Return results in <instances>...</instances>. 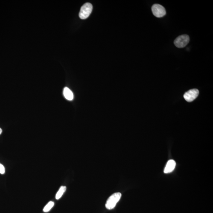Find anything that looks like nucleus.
Here are the masks:
<instances>
[{"label":"nucleus","mask_w":213,"mask_h":213,"mask_svg":"<svg viewBox=\"0 0 213 213\" xmlns=\"http://www.w3.org/2000/svg\"><path fill=\"white\" fill-rule=\"evenodd\" d=\"M93 7L90 3H87L85 4L81 8L79 16L81 19H85L89 17L92 13Z\"/></svg>","instance_id":"obj_2"},{"label":"nucleus","mask_w":213,"mask_h":213,"mask_svg":"<svg viewBox=\"0 0 213 213\" xmlns=\"http://www.w3.org/2000/svg\"><path fill=\"white\" fill-rule=\"evenodd\" d=\"M66 186H62L59 189V191L57 192V194L56 195V199L57 200L60 199L61 197L64 193L66 191Z\"/></svg>","instance_id":"obj_8"},{"label":"nucleus","mask_w":213,"mask_h":213,"mask_svg":"<svg viewBox=\"0 0 213 213\" xmlns=\"http://www.w3.org/2000/svg\"><path fill=\"white\" fill-rule=\"evenodd\" d=\"M153 15L157 18H162L165 16L166 12L164 7L159 4H153L152 7Z\"/></svg>","instance_id":"obj_4"},{"label":"nucleus","mask_w":213,"mask_h":213,"mask_svg":"<svg viewBox=\"0 0 213 213\" xmlns=\"http://www.w3.org/2000/svg\"><path fill=\"white\" fill-rule=\"evenodd\" d=\"M121 194L117 193L112 195L106 201V206L108 210H112L115 207L117 202L120 200L121 197Z\"/></svg>","instance_id":"obj_1"},{"label":"nucleus","mask_w":213,"mask_h":213,"mask_svg":"<svg viewBox=\"0 0 213 213\" xmlns=\"http://www.w3.org/2000/svg\"><path fill=\"white\" fill-rule=\"evenodd\" d=\"M176 162L174 160H169L167 162L165 168L164 169V173L167 174V173H170L173 172L176 167Z\"/></svg>","instance_id":"obj_6"},{"label":"nucleus","mask_w":213,"mask_h":213,"mask_svg":"<svg viewBox=\"0 0 213 213\" xmlns=\"http://www.w3.org/2000/svg\"><path fill=\"white\" fill-rule=\"evenodd\" d=\"M2 133V130L0 128V135Z\"/></svg>","instance_id":"obj_11"},{"label":"nucleus","mask_w":213,"mask_h":213,"mask_svg":"<svg viewBox=\"0 0 213 213\" xmlns=\"http://www.w3.org/2000/svg\"><path fill=\"white\" fill-rule=\"evenodd\" d=\"M199 94V91L197 89H193L185 93L184 97L185 100L188 102L194 101L197 98Z\"/></svg>","instance_id":"obj_5"},{"label":"nucleus","mask_w":213,"mask_h":213,"mask_svg":"<svg viewBox=\"0 0 213 213\" xmlns=\"http://www.w3.org/2000/svg\"><path fill=\"white\" fill-rule=\"evenodd\" d=\"M190 42V37L188 35L179 36L174 40V44L178 48H183L186 46Z\"/></svg>","instance_id":"obj_3"},{"label":"nucleus","mask_w":213,"mask_h":213,"mask_svg":"<svg viewBox=\"0 0 213 213\" xmlns=\"http://www.w3.org/2000/svg\"><path fill=\"white\" fill-rule=\"evenodd\" d=\"M54 203L53 201H50L48 202L44 208L43 211L44 212H48L49 211L51 208L54 206Z\"/></svg>","instance_id":"obj_9"},{"label":"nucleus","mask_w":213,"mask_h":213,"mask_svg":"<svg viewBox=\"0 0 213 213\" xmlns=\"http://www.w3.org/2000/svg\"><path fill=\"white\" fill-rule=\"evenodd\" d=\"M64 96L66 99L71 101L74 99V94L72 91L68 87H65L63 90Z\"/></svg>","instance_id":"obj_7"},{"label":"nucleus","mask_w":213,"mask_h":213,"mask_svg":"<svg viewBox=\"0 0 213 213\" xmlns=\"http://www.w3.org/2000/svg\"><path fill=\"white\" fill-rule=\"evenodd\" d=\"M5 172V169L3 165L0 163V173L1 174H4Z\"/></svg>","instance_id":"obj_10"}]
</instances>
